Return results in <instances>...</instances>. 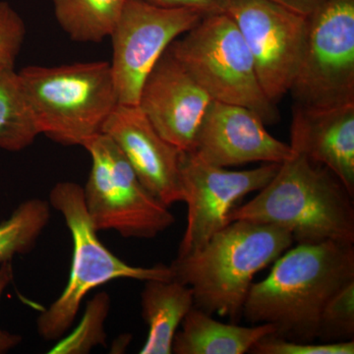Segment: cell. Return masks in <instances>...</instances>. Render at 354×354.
I'll return each instance as SVG.
<instances>
[{
	"mask_svg": "<svg viewBox=\"0 0 354 354\" xmlns=\"http://www.w3.org/2000/svg\"><path fill=\"white\" fill-rule=\"evenodd\" d=\"M265 125L252 109L213 100L191 152L221 167L251 162L281 164L293 155L292 149L272 136Z\"/></svg>",
	"mask_w": 354,
	"mask_h": 354,
	"instance_id": "obj_13",
	"label": "cell"
},
{
	"mask_svg": "<svg viewBox=\"0 0 354 354\" xmlns=\"http://www.w3.org/2000/svg\"><path fill=\"white\" fill-rule=\"evenodd\" d=\"M127 158L140 180L167 206L184 202L183 151L162 138L138 106L118 104L102 128Z\"/></svg>",
	"mask_w": 354,
	"mask_h": 354,
	"instance_id": "obj_14",
	"label": "cell"
},
{
	"mask_svg": "<svg viewBox=\"0 0 354 354\" xmlns=\"http://www.w3.org/2000/svg\"><path fill=\"white\" fill-rule=\"evenodd\" d=\"M250 353L256 354H353L354 341L313 344L288 341L274 334L263 337L254 344Z\"/></svg>",
	"mask_w": 354,
	"mask_h": 354,
	"instance_id": "obj_23",
	"label": "cell"
},
{
	"mask_svg": "<svg viewBox=\"0 0 354 354\" xmlns=\"http://www.w3.org/2000/svg\"><path fill=\"white\" fill-rule=\"evenodd\" d=\"M204 17L188 8H169L146 0H127L109 38L111 68L118 104L138 106L147 76L172 41Z\"/></svg>",
	"mask_w": 354,
	"mask_h": 354,
	"instance_id": "obj_9",
	"label": "cell"
},
{
	"mask_svg": "<svg viewBox=\"0 0 354 354\" xmlns=\"http://www.w3.org/2000/svg\"><path fill=\"white\" fill-rule=\"evenodd\" d=\"M301 15L309 16L326 0H270Z\"/></svg>",
	"mask_w": 354,
	"mask_h": 354,
	"instance_id": "obj_27",
	"label": "cell"
},
{
	"mask_svg": "<svg viewBox=\"0 0 354 354\" xmlns=\"http://www.w3.org/2000/svg\"><path fill=\"white\" fill-rule=\"evenodd\" d=\"M351 281L353 244L297 243L274 261L267 278L253 283L243 315L251 324H272L283 339L312 342L319 339L324 307Z\"/></svg>",
	"mask_w": 354,
	"mask_h": 354,
	"instance_id": "obj_1",
	"label": "cell"
},
{
	"mask_svg": "<svg viewBox=\"0 0 354 354\" xmlns=\"http://www.w3.org/2000/svg\"><path fill=\"white\" fill-rule=\"evenodd\" d=\"M26 26L17 11L0 1V65L14 67L24 43Z\"/></svg>",
	"mask_w": 354,
	"mask_h": 354,
	"instance_id": "obj_24",
	"label": "cell"
},
{
	"mask_svg": "<svg viewBox=\"0 0 354 354\" xmlns=\"http://www.w3.org/2000/svg\"><path fill=\"white\" fill-rule=\"evenodd\" d=\"M235 221L285 228L297 243H354L353 195L327 167L295 152L257 196L230 212L228 223Z\"/></svg>",
	"mask_w": 354,
	"mask_h": 354,
	"instance_id": "obj_2",
	"label": "cell"
},
{
	"mask_svg": "<svg viewBox=\"0 0 354 354\" xmlns=\"http://www.w3.org/2000/svg\"><path fill=\"white\" fill-rule=\"evenodd\" d=\"M18 73L39 133L62 145L83 146L102 133L118 104L109 62L28 66Z\"/></svg>",
	"mask_w": 354,
	"mask_h": 354,
	"instance_id": "obj_4",
	"label": "cell"
},
{
	"mask_svg": "<svg viewBox=\"0 0 354 354\" xmlns=\"http://www.w3.org/2000/svg\"><path fill=\"white\" fill-rule=\"evenodd\" d=\"M50 218V203L41 199L21 203L0 223V264L31 251Z\"/></svg>",
	"mask_w": 354,
	"mask_h": 354,
	"instance_id": "obj_20",
	"label": "cell"
},
{
	"mask_svg": "<svg viewBox=\"0 0 354 354\" xmlns=\"http://www.w3.org/2000/svg\"><path fill=\"white\" fill-rule=\"evenodd\" d=\"M324 165L354 195V104L330 109L295 104L290 145Z\"/></svg>",
	"mask_w": 354,
	"mask_h": 354,
	"instance_id": "obj_15",
	"label": "cell"
},
{
	"mask_svg": "<svg viewBox=\"0 0 354 354\" xmlns=\"http://www.w3.org/2000/svg\"><path fill=\"white\" fill-rule=\"evenodd\" d=\"M212 101L167 48L147 76L138 106L162 138L191 152Z\"/></svg>",
	"mask_w": 354,
	"mask_h": 354,
	"instance_id": "obj_12",
	"label": "cell"
},
{
	"mask_svg": "<svg viewBox=\"0 0 354 354\" xmlns=\"http://www.w3.org/2000/svg\"><path fill=\"white\" fill-rule=\"evenodd\" d=\"M14 277L13 266L11 261H6L0 266V299L4 290L9 283L12 281ZM22 342V337L17 334L7 332L0 329V354L6 353L7 351L17 346Z\"/></svg>",
	"mask_w": 354,
	"mask_h": 354,
	"instance_id": "obj_26",
	"label": "cell"
},
{
	"mask_svg": "<svg viewBox=\"0 0 354 354\" xmlns=\"http://www.w3.org/2000/svg\"><path fill=\"white\" fill-rule=\"evenodd\" d=\"M290 92L295 104L304 108L354 104V0H326L310 14Z\"/></svg>",
	"mask_w": 354,
	"mask_h": 354,
	"instance_id": "obj_8",
	"label": "cell"
},
{
	"mask_svg": "<svg viewBox=\"0 0 354 354\" xmlns=\"http://www.w3.org/2000/svg\"><path fill=\"white\" fill-rule=\"evenodd\" d=\"M354 335V281L339 288L324 307L319 337L325 342L351 341Z\"/></svg>",
	"mask_w": 354,
	"mask_h": 354,
	"instance_id": "obj_21",
	"label": "cell"
},
{
	"mask_svg": "<svg viewBox=\"0 0 354 354\" xmlns=\"http://www.w3.org/2000/svg\"><path fill=\"white\" fill-rule=\"evenodd\" d=\"M150 3L169 8H188L203 15L225 13L230 0H146Z\"/></svg>",
	"mask_w": 354,
	"mask_h": 354,
	"instance_id": "obj_25",
	"label": "cell"
},
{
	"mask_svg": "<svg viewBox=\"0 0 354 354\" xmlns=\"http://www.w3.org/2000/svg\"><path fill=\"white\" fill-rule=\"evenodd\" d=\"M82 147L92 158L84 202L97 232L113 230L127 239H151L174 225L169 207L147 189L113 140L100 133Z\"/></svg>",
	"mask_w": 354,
	"mask_h": 354,
	"instance_id": "obj_7",
	"label": "cell"
},
{
	"mask_svg": "<svg viewBox=\"0 0 354 354\" xmlns=\"http://www.w3.org/2000/svg\"><path fill=\"white\" fill-rule=\"evenodd\" d=\"M109 309V297L106 293H100L86 309L83 322L66 341L60 342L51 353H86L95 344L106 342L104 323Z\"/></svg>",
	"mask_w": 354,
	"mask_h": 354,
	"instance_id": "obj_22",
	"label": "cell"
},
{
	"mask_svg": "<svg viewBox=\"0 0 354 354\" xmlns=\"http://www.w3.org/2000/svg\"><path fill=\"white\" fill-rule=\"evenodd\" d=\"M285 228L235 221L216 232L202 248L171 265L174 278L189 286L194 306L209 315L239 322L254 277L292 245Z\"/></svg>",
	"mask_w": 354,
	"mask_h": 354,
	"instance_id": "obj_3",
	"label": "cell"
},
{
	"mask_svg": "<svg viewBox=\"0 0 354 354\" xmlns=\"http://www.w3.org/2000/svg\"><path fill=\"white\" fill-rule=\"evenodd\" d=\"M169 50L212 99L252 109L265 124L281 118L261 86L245 39L228 14L204 16L172 41Z\"/></svg>",
	"mask_w": 354,
	"mask_h": 354,
	"instance_id": "obj_6",
	"label": "cell"
},
{
	"mask_svg": "<svg viewBox=\"0 0 354 354\" xmlns=\"http://www.w3.org/2000/svg\"><path fill=\"white\" fill-rule=\"evenodd\" d=\"M127 0H53L58 24L72 41L101 43L113 32Z\"/></svg>",
	"mask_w": 354,
	"mask_h": 354,
	"instance_id": "obj_18",
	"label": "cell"
},
{
	"mask_svg": "<svg viewBox=\"0 0 354 354\" xmlns=\"http://www.w3.org/2000/svg\"><path fill=\"white\" fill-rule=\"evenodd\" d=\"M281 164H265L248 171H227L183 152L181 183L187 204V225L177 257L199 250L216 232L227 227L228 216L242 198L264 188Z\"/></svg>",
	"mask_w": 354,
	"mask_h": 354,
	"instance_id": "obj_11",
	"label": "cell"
},
{
	"mask_svg": "<svg viewBox=\"0 0 354 354\" xmlns=\"http://www.w3.org/2000/svg\"><path fill=\"white\" fill-rule=\"evenodd\" d=\"M172 344L176 354H243L267 335L276 334L272 324L242 327L212 318L204 310L193 307L181 323Z\"/></svg>",
	"mask_w": 354,
	"mask_h": 354,
	"instance_id": "obj_16",
	"label": "cell"
},
{
	"mask_svg": "<svg viewBox=\"0 0 354 354\" xmlns=\"http://www.w3.org/2000/svg\"><path fill=\"white\" fill-rule=\"evenodd\" d=\"M225 13L245 39L265 94L277 104L297 77L308 16L270 0H230Z\"/></svg>",
	"mask_w": 354,
	"mask_h": 354,
	"instance_id": "obj_10",
	"label": "cell"
},
{
	"mask_svg": "<svg viewBox=\"0 0 354 354\" xmlns=\"http://www.w3.org/2000/svg\"><path fill=\"white\" fill-rule=\"evenodd\" d=\"M39 134L19 73L0 65V148L19 152Z\"/></svg>",
	"mask_w": 354,
	"mask_h": 354,
	"instance_id": "obj_19",
	"label": "cell"
},
{
	"mask_svg": "<svg viewBox=\"0 0 354 354\" xmlns=\"http://www.w3.org/2000/svg\"><path fill=\"white\" fill-rule=\"evenodd\" d=\"M145 283L141 295L142 316L149 330L140 353L171 354L177 329L194 307L193 291L176 278Z\"/></svg>",
	"mask_w": 354,
	"mask_h": 354,
	"instance_id": "obj_17",
	"label": "cell"
},
{
	"mask_svg": "<svg viewBox=\"0 0 354 354\" xmlns=\"http://www.w3.org/2000/svg\"><path fill=\"white\" fill-rule=\"evenodd\" d=\"M50 205L64 216L73 241V260L68 283L60 297L38 318L39 335L48 341L64 337L75 321L84 298L97 286L120 279L137 281L171 279V266L135 267L120 260L97 237L79 184L59 183L50 193Z\"/></svg>",
	"mask_w": 354,
	"mask_h": 354,
	"instance_id": "obj_5",
	"label": "cell"
}]
</instances>
